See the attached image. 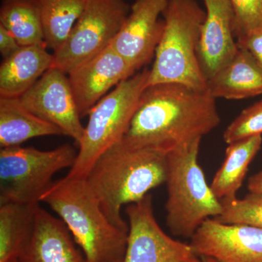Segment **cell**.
Listing matches in <instances>:
<instances>
[{
  "label": "cell",
  "instance_id": "cell-18",
  "mask_svg": "<svg viewBox=\"0 0 262 262\" xmlns=\"http://www.w3.org/2000/svg\"><path fill=\"white\" fill-rule=\"evenodd\" d=\"M63 135L59 128L24 107L19 98L0 97V146H20L40 136Z\"/></svg>",
  "mask_w": 262,
  "mask_h": 262
},
{
  "label": "cell",
  "instance_id": "cell-11",
  "mask_svg": "<svg viewBox=\"0 0 262 262\" xmlns=\"http://www.w3.org/2000/svg\"><path fill=\"white\" fill-rule=\"evenodd\" d=\"M200 257L217 262H262V229L208 219L191 237Z\"/></svg>",
  "mask_w": 262,
  "mask_h": 262
},
{
  "label": "cell",
  "instance_id": "cell-14",
  "mask_svg": "<svg viewBox=\"0 0 262 262\" xmlns=\"http://www.w3.org/2000/svg\"><path fill=\"white\" fill-rule=\"evenodd\" d=\"M206 18L198 42V61L206 81L227 65L238 51L234 13L230 0H203Z\"/></svg>",
  "mask_w": 262,
  "mask_h": 262
},
{
  "label": "cell",
  "instance_id": "cell-19",
  "mask_svg": "<svg viewBox=\"0 0 262 262\" xmlns=\"http://www.w3.org/2000/svg\"><path fill=\"white\" fill-rule=\"evenodd\" d=\"M261 145L262 135L246 138L228 144L225 160L210 185L220 201L237 198L250 164L261 149Z\"/></svg>",
  "mask_w": 262,
  "mask_h": 262
},
{
  "label": "cell",
  "instance_id": "cell-27",
  "mask_svg": "<svg viewBox=\"0 0 262 262\" xmlns=\"http://www.w3.org/2000/svg\"><path fill=\"white\" fill-rule=\"evenodd\" d=\"M20 48L14 36L0 26V53L3 59L8 58Z\"/></svg>",
  "mask_w": 262,
  "mask_h": 262
},
{
  "label": "cell",
  "instance_id": "cell-13",
  "mask_svg": "<svg viewBox=\"0 0 262 262\" xmlns=\"http://www.w3.org/2000/svg\"><path fill=\"white\" fill-rule=\"evenodd\" d=\"M136 71L111 44L69 72V80L80 117L89 115L114 86L135 75Z\"/></svg>",
  "mask_w": 262,
  "mask_h": 262
},
{
  "label": "cell",
  "instance_id": "cell-29",
  "mask_svg": "<svg viewBox=\"0 0 262 262\" xmlns=\"http://www.w3.org/2000/svg\"><path fill=\"white\" fill-rule=\"evenodd\" d=\"M202 262H217L213 258L208 257H201Z\"/></svg>",
  "mask_w": 262,
  "mask_h": 262
},
{
  "label": "cell",
  "instance_id": "cell-10",
  "mask_svg": "<svg viewBox=\"0 0 262 262\" xmlns=\"http://www.w3.org/2000/svg\"><path fill=\"white\" fill-rule=\"evenodd\" d=\"M19 98L30 113L59 128L79 146L84 127L67 73L50 69Z\"/></svg>",
  "mask_w": 262,
  "mask_h": 262
},
{
  "label": "cell",
  "instance_id": "cell-1",
  "mask_svg": "<svg viewBox=\"0 0 262 262\" xmlns=\"http://www.w3.org/2000/svg\"><path fill=\"white\" fill-rule=\"evenodd\" d=\"M215 99L206 91L184 84L148 85L122 141L168 154L203 139L220 125Z\"/></svg>",
  "mask_w": 262,
  "mask_h": 262
},
{
  "label": "cell",
  "instance_id": "cell-23",
  "mask_svg": "<svg viewBox=\"0 0 262 262\" xmlns=\"http://www.w3.org/2000/svg\"><path fill=\"white\" fill-rule=\"evenodd\" d=\"M222 213L215 220L225 224H239L262 229V193L249 192L242 199L221 201Z\"/></svg>",
  "mask_w": 262,
  "mask_h": 262
},
{
  "label": "cell",
  "instance_id": "cell-17",
  "mask_svg": "<svg viewBox=\"0 0 262 262\" xmlns=\"http://www.w3.org/2000/svg\"><path fill=\"white\" fill-rule=\"evenodd\" d=\"M215 99L241 100L262 94V69L251 53L239 48L234 58L207 81Z\"/></svg>",
  "mask_w": 262,
  "mask_h": 262
},
{
  "label": "cell",
  "instance_id": "cell-16",
  "mask_svg": "<svg viewBox=\"0 0 262 262\" xmlns=\"http://www.w3.org/2000/svg\"><path fill=\"white\" fill-rule=\"evenodd\" d=\"M46 45L20 46L0 65V97L20 98L53 67Z\"/></svg>",
  "mask_w": 262,
  "mask_h": 262
},
{
  "label": "cell",
  "instance_id": "cell-3",
  "mask_svg": "<svg viewBox=\"0 0 262 262\" xmlns=\"http://www.w3.org/2000/svg\"><path fill=\"white\" fill-rule=\"evenodd\" d=\"M40 202L59 215L88 261L123 262L128 232L108 220L85 177L53 182Z\"/></svg>",
  "mask_w": 262,
  "mask_h": 262
},
{
  "label": "cell",
  "instance_id": "cell-22",
  "mask_svg": "<svg viewBox=\"0 0 262 262\" xmlns=\"http://www.w3.org/2000/svg\"><path fill=\"white\" fill-rule=\"evenodd\" d=\"M87 0H38L45 43L57 51L68 38L85 7Z\"/></svg>",
  "mask_w": 262,
  "mask_h": 262
},
{
  "label": "cell",
  "instance_id": "cell-7",
  "mask_svg": "<svg viewBox=\"0 0 262 262\" xmlns=\"http://www.w3.org/2000/svg\"><path fill=\"white\" fill-rule=\"evenodd\" d=\"M78 151L70 144L43 151L34 147L0 150V203H39L60 170L72 168Z\"/></svg>",
  "mask_w": 262,
  "mask_h": 262
},
{
  "label": "cell",
  "instance_id": "cell-28",
  "mask_svg": "<svg viewBox=\"0 0 262 262\" xmlns=\"http://www.w3.org/2000/svg\"><path fill=\"white\" fill-rule=\"evenodd\" d=\"M247 188L249 192L262 193V170L250 177Z\"/></svg>",
  "mask_w": 262,
  "mask_h": 262
},
{
  "label": "cell",
  "instance_id": "cell-6",
  "mask_svg": "<svg viewBox=\"0 0 262 262\" xmlns=\"http://www.w3.org/2000/svg\"><path fill=\"white\" fill-rule=\"evenodd\" d=\"M149 72L144 69L122 81L90 111L77 160L66 177L86 178L98 157L123 139L147 87Z\"/></svg>",
  "mask_w": 262,
  "mask_h": 262
},
{
  "label": "cell",
  "instance_id": "cell-25",
  "mask_svg": "<svg viewBox=\"0 0 262 262\" xmlns=\"http://www.w3.org/2000/svg\"><path fill=\"white\" fill-rule=\"evenodd\" d=\"M234 13V32L239 39L262 30V0H230Z\"/></svg>",
  "mask_w": 262,
  "mask_h": 262
},
{
  "label": "cell",
  "instance_id": "cell-5",
  "mask_svg": "<svg viewBox=\"0 0 262 262\" xmlns=\"http://www.w3.org/2000/svg\"><path fill=\"white\" fill-rule=\"evenodd\" d=\"M201 140L166 155V225L174 236L184 238H191L208 219L216 218L223 210L198 163Z\"/></svg>",
  "mask_w": 262,
  "mask_h": 262
},
{
  "label": "cell",
  "instance_id": "cell-26",
  "mask_svg": "<svg viewBox=\"0 0 262 262\" xmlns=\"http://www.w3.org/2000/svg\"><path fill=\"white\" fill-rule=\"evenodd\" d=\"M237 46L251 53L262 69V30L237 39Z\"/></svg>",
  "mask_w": 262,
  "mask_h": 262
},
{
  "label": "cell",
  "instance_id": "cell-4",
  "mask_svg": "<svg viewBox=\"0 0 262 262\" xmlns=\"http://www.w3.org/2000/svg\"><path fill=\"white\" fill-rule=\"evenodd\" d=\"M163 15V34L148 85L175 83L206 91L207 81L196 54L206 10L196 0H168Z\"/></svg>",
  "mask_w": 262,
  "mask_h": 262
},
{
  "label": "cell",
  "instance_id": "cell-15",
  "mask_svg": "<svg viewBox=\"0 0 262 262\" xmlns=\"http://www.w3.org/2000/svg\"><path fill=\"white\" fill-rule=\"evenodd\" d=\"M77 245L64 222L39 206L17 262H89Z\"/></svg>",
  "mask_w": 262,
  "mask_h": 262
},
{
  "label": "cell",
  "instance_id": "cell-20",
  "mask_svg": "<svg viewBox=\"0 0 262 262\" xmlns=\"http://www.w3.org/2000/svg\"><path fill=\"white\" fill-rule=\"evenodd\" d=\"M39 203H0V262L16 260L34 227Z\"/></svg>",
  "mask_w": 262,
  "mask_h": 262
},
{
  "label": "cell",
  "instance_id": "cell-8",
  "mask_svg": "<svg viewBox=\"0 0 262 262\" xmlns=\"http://www.w3.org/2000/svg\"><path fill=\"white\" fill-rule=\"evenodd\" d=\"M125 0H87L68 38L53 52V67L68 74L108 47L130 13Z\"/></svg>",
  "mask_w": 262,
  "mask_h": 262
},
{
  "label": "cell",
  "instance_id": "cell-2",
  "mask_svg": "<svg viewBox=\"0 0 262 262\" xmlns=\"http://www.w3.org/2000/svg\"><path fill=\"white\" fill-rule=\"evenodd\" d=\"M166 155L121 140L98 157L86 179L112 223L128 232L122 207L141 201L151 189L165 184Z\"/></svg>",
  "mask_w": 262,
  "mask_h": 262
},
{
  "label": "cell",
  "instance_id": "cell-21",
  "mask_svg": "<svg viewBox=\"0 0 262 262\" xmlns=\"http://www.w3.org/2000/svg\"><path fill=\"white\" fill-rule=\"evenodd\" d=\"M0 26L11 33L20 46L46 45L38 0H2Z\"/></svg>",
  "mask_w": 262,
  "mask_h": 262
},
{
  "label": "cell",
  "instance_id": "cell-30",
  "mask_svg": "<svg viewBox=\"0 0 262 262\" xmlns=\"http://www.w3.org/2000/svg\"><path fill=\"white\" fill-rule=\"evenodd\" d=\"M11 262H17V259L16 260H14V261H12Z\"/></svg>",
  "mask_w": 262,
  "mask_h": 262
},
{
  "label": "cell",
  "instance_id": "cell-24",
  "mask_svg": "<svg viewBox=\"0 0 262 262\" xmlns=\"http://www.w3.org/2000/svg\"><path fill=\"white\" fill-rule=\"evenodd\" d=\"M262 135V100L248 106L227 126L223 134L226 144Z\"/></svg>",
  "mask_w": 262,
  "mask_h": 262
},
{
  "label": "cell",
  "instance_id": "cell-12",
  "mask_svg": "<svg viewBox=\"0 0 262 262\" xmlns=\"http://www.w3.org/2000/svg\"><path fill=\"white\" fill-rule=\"evenodd\" d=\"M168 0H136L112 47L136 71L147 64L155 56L161 38L163 14Z\"/></svg>",
  "mask_w": 262,
  "mask_h": 262
},
{
  "label": "cell",
  "instance_id": "cell-9",
  "mask_svg": "<svg viewBox=\"0 0 262 262\" xmlns=\"http://www.w3.org/2000/svg\"><path fill=\"white\" fill-rule=\"evenodd\" d=\"M126 251L123 262H202L191 244L172 238L155 218L152 196L127 205Z\"/></svg>",
  "mask_w": 262,
  "mask_h": 262
}]
</instances>
